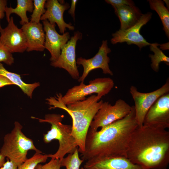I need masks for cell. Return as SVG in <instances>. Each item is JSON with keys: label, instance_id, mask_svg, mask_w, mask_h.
<instances>
[{"label": "cell", "instance_id": "1", "mask_svg": "<svg viewBox=\"0 0 169 169\" xmlns=\"http://www.w3.org/2000/svg\"><path fill=\"white\" fill-rule=\"evenodd\" d=\"M138 126L133 105L130 112L124 118L100 131L89 129L81 159L87 161L94 157H126L131 135Z\"/></svg>", "mask_w": 169, "mask_h": 169}, {"label": "cell", "instance_id": "2", "mask_svg": "<svg viewBox=\"0 0 169 169\" xmlns=\"http://www.w3.org/2000/svg\"><path fill=\"white\" fill-rule=\"evenodd\" d=\"M126 157L144 169H167L169 132L144 125L138 126L131 135Z\"/></svg>", "mask_w": 169, "mask_h": 169}, {"label": "cell", "instance_id": "3", "mask_svg": "<svg viewBox=\"0 0 169 169\" xmlns=\"http://www.w3.org/2000/svg\"><path fill=\"white\" fill-rule=\"evenodd\" d=\"M64 115L55 114H46L44 119L32 116L31 118L38 120L40 123L46 122L51 125V129L44 135V143H48L53 140L58 141L59 147L54 154H48L51 159H57L60 161L67 154H71L78 148L75 138L71 135L72 126L62 122Z\"/></svg>", "mask_w": 169, "mask_h": 169}, {"label": "cell", "instance_id": "4", "mask_svg": "<svg viewBox=\"0 0 169 169\" xmlns=\"http://www.w3.org/2000/svg\"><path fill=\"white\" fill-rule=\"evenodd\" d=\"M23 126L18 121L14 123L11 131L5 135L0 154L7 157L18 167L28 158V151L41 152L35 146L32 139L26 136L22 131Z\"/></svg>", "mask_w": 169, "mask_h": 169}, {"label": "cell", "instance_id": "5", "mask_svg": "<svg viewBox=\"0 0 169 169\" xmlns=\"http://www.w3.org/2000/svg\"><path fill=\"white\" fill-rule=\"evenodd\" d=\"M114 85L113 80L109 77L96 78L90 80L87 85L81 82L80 84L68 89L64 96L61 94V100L67 105L85 100L86 96L94 93L97 94V95L101 98L110 92Z\"/></svg>", "mask_w": 169, "mask_h": 169}, {"label": "cell", "instance_id": "6", "mask_svg": "<svg viewBox=\"0 0 169 169\" xmlns=\"http://www.w3.org/2000/svg\"><path fill=\"white\" fill-rule=\"evenodd\" d=\"M132 109L125 101L117 100L113 105L108 101L103 102L91 122L89 129L92 131H97L99 127H105L128 115Z\"/></svg>", "mask_w": 169, "mask_h": 169}, {"label": "cell", "instance_id": "7", "mask_svg": "<svg viewBox=\"0 0 169 169\" xmlns=\"http://www.w3.org/2000/svg\"><path fill=\"white\" fill-rule=\"evenodd\" d=\"M169 92L168 79L160 88L148 93L140 92L136 86L133 85L131 86L130 92L134 102L135 118L138 127L143 125L146 113L156 100Z\"/></svg>", "mask_w": 169, "mask_h": 169}, {"label": "cell", "instance_id": "8", "mask_svg": "<svg viewBox=\"0 0 169 169\" xmlns=\"http://www.w3.org/2000/svg\"><path fill=\"white\" fill-rule=\"evenodd\" d=\"M82 38V34L78 31L61 48L60 54L55 61L50 63L51 66L65 70L74 79L78 80L79 73L76 65L75 49L77 41Z\"/></svg>", "mask_w": 169, "mask_h": 169}, {"label": "cell", "instance_id": "9", "mask_svg": "<svg viewBox=\"0 0 169 169\" xmlns=\"http://www.w3.org/2000/svg\"><path fill=\"white\" fill-rule=\"evenodd\" d=\"M111 52V49L108 47L107 41L103 40L98 52L93 57L87 59L81 57L78 58L76 64L82 65L83 68V74L78 79V81L84 82L89 73L97 69H101L105 74L113 75V73L109 65L110 59L107 55Z\"/></svg>", "mask_w": 169, "mask_h": 169}, {"label": "cell", "instance_id": "10", "mask_svg": "<svg viewBox=\"0 0 169 169\" xmlns=\"http://www.w3.org/2000/svg\"><path fill=\"white\" fill-rule=\"evenodd\" d=\"M152 14L148 12L142 14L139 21L134 25L125 30L119 29L112 33L110 40L113 44L125 42L128 45L134 44L137 45L140 50L143 47L150 45L151 43L147 42L140 33L141 27L149 21Z\"/></svg>", "mask_w": 169, "mask_h": 169}, {"label": "cell", "instance_id": "11", "mask_svg": "<svg viewBox=\"0 0 169 169\" xmlns=\"http://www.w3.org/2000/svg\"><path fill=\"white\" fill-rule=\"evenodd\" d=\"M143 125L162 129L169 127V93L159 97L149 109Z\"/></svg>", "mask_w": 169, "mask_h": 169}, {"label": "cell", "instance_id": "12", "mask_svg": "<svg viewBox=\"0 0 169 169\" xmlns=\"http://www.w3.org/2000/svg\"><path fill=\"white\" fill-rule=\"evenodd\" d=\"M7 26L0 29V40L2 43L12 53H23L26 50V40L21 28L14 23L11 17Z\"/></svg>", "mask_w": 169, "mask_h": 169}, {"label": "cell", "instance_id": "13", "mask_svg": "<svg viewBox=\"0 0 169 169\" xmlns=\"http://www.w3.org/2000/svg\"><path fill=\"white\" fill-rule=\"evenodd\" d=\"M43 29L45 32L44 47L50 52V60L54 62L58 59L62 47L70 38L69 33L66 32L60 35L55 29L56 24H51L48 20L42 21Z\"/></svg>", "mask_w": 169, "mask_h": 169}, {"label": "cell", "instance_id": "14", "mask_svg": "<svg viewBox=\"0 0 169 169\" xmlns=\"http://www.w3.org/2000/svg\"><path fill=\"white\" fill-rule=\"evenodd\" d=\"M44 8H46L45 13L41 17L40 20H48L52 24L56 23L60 33H65L67 28L70 30H74V27L71 23H67L64 20V11L69 8V4L63 2L60 3L57 0H46Z\"/></svg>", "mask_w": 169, "mask_h": 169}, {"label": "cell", "instance_id": "15", "mask_svg": "<svg viewBox=\"0 0 169 169\" xmlns=\"http://www.w3.org/2000/svg\"><path fill=\"white\" fill-rule=\"evenodd\" d=\"M85 169H144L125 157H94L84 164Z\"/></svg>", "mask_w": 169, "mask_h": 169}, {"label": "cell", "instance_id": "16", "mask_svg": "<svg viewBox=\"0 0 169 169\" xmlns=\"http://www.w3.org/2000/svg\"><path fill=\"white\" fill-rule=\"evenodd\" d=\"M103 102L102 100L95 102L76 127L72 130L71 135L75 138L79 152L81 154L85 150L86 136L91 123Z\"/></svg>", "mask_w": 169, "mask_h": 169}, {"label": "cell", "instance_id": "17", "mask_svg": "<svg viewBox=\"0 0 169 169\" xmlns=\"http://www.w3.org/2000/svg\"><path fill=\"white\" fill-rule=\"evenodd\" d=\"M21 29L26 39L27 51L44 50L45 33L43 24L29 22L23 25Z\"/></svg>", "mask_w": 169, "mask_h": 169}, {"label": "cell", "instance_id": "18", "mask_svg": "<svg viewBox=\"0 0 169 169\" xmlns=\"http://www.w3.org/2000/svg\"><path fill=\"white\" fill-rule=\"evenodd\" d=\"M115 12L119 18L121 30L128 29L136 24L142 14L139 9L135 5H122L112 6Z\"/></svg>", "mask_w": 169, "mask_h": 169}, {"label": "cell", "instance_id": "19", "mask_svg": "<svg viewBox=\"0 0 169 169\" xmlns=\"http://www.w3.org/2000/svg\"><path fill=\"white\" fill-rule=\"evenodd\" d=\"M33 1L32 0H17V6L15 8L7 6L5 9V13L8 22L10 20V16L13 13L18 15L21 18L20 23L22 25L29 22L27 12H33Z\"/></svg>", "mask_w": 169, "mask_h": 169}, {"label": "cell", "instance_id": "20", "mask_svg": "<svg viewBox=\"0 0 169 169\" xmlns=\"http://www.w3.org/2000/svg\"><path fill=\"white\" fill-rule=\"evenodd\" d=\"M0 75L5 76L14 84L18 86L28 97L32 98L33 93L35 88L39 86V82L28 84L23 82L20 75L8 71L0 62Z\"/></svg>", "mask_w": 169, "mask_h": 169}, {"label": "cell", "instance_id": "21", "mask_svg": "<svg viewBox=\"0 0 169 169\" xmlns=\"http://www.w3.org/2000/svg\"><path fill=\"white\" fill-rule=\"evenodd\" d=\"M150 8L155 11L158 15L163 25V29L167 37H169V12L168 9L161 0H148Z\"/></svg>", "mask_w": 169, "mask_h": 169}, {"label": "cell", "instance_id": "22", "mask_svg": "<svg viewBox=\"0 0 169 169\" xmlns=\"http://www.w3.org/2000/svg\"><path fill=\"white\" fill-rule=\"evenodd\" d=\"M159 44H151L150 46V50L153 52L154 54H150L151 63V66L152 69L155 72H158L159 65L161 62H164L167 65L169 64V58L166 56L160 49L158 47Z\"/></svg>", "mask_w": 169, "mask_h": 169}, {"label": "cell", "instance_id": "23", "mask_svg": "<svg viewBox=\"0 0 169 169\" xmlns=\"http://www.w3.org/2000/svg\"><path fill=\"white\" fill-rule=\"evenodd\" d=\"M77 148L73 153L68 154L61 161V166L65 167L66 169H80V166L84 161L79 156Z\"/></svg>", "mask_w": 169, "mask_h": 169}, {"label": "cell", "instance_id": "24", "mask_svg": "<svg viewBox=\"0 0 169 169\" xmlns=\"http://www.w3.org/2000/svg\"><path fill=\"white\" fill-rule=\"evenodd\" d=\"M48 158V154L43 155L42 152H35L32 157L18 167L17 169H35L38 164L45 162Z\"/></svg>", "mask_w": 169, "mask_h": 169}, {"label": "cell", "instance_id": "25", "mask_svg": "<svg viewBox=\"0 0 169 169\" xmlns=\"http://www.w3.org/2000/svg\"><path fill=\"white\" fill-rule=\"evenodd\" d=\"M33 1V9L30 22L39 23L41 17L46 11L44 5L46 0H34Z\"/></svg>", "mask_w": 169, "mask_h": 169}, {"label": "cell", "instance_id": "26", "mask_svg": "<svg viewBox=\"0 0 169 169\" xmlns=\"http://www.w3.org/2000/svg\"><path fill=\"white\" fill-rule=\"evenodd\" d=\"M11 65L14 62L12 53L1 42L0 40V62Z\"/></svg>", "mask_w": 169, "mask_h": 169}, {"label": "cell", "instance_id": "27", "mask_svg": "<svg viewBox=\"0 0 169 169\" xmlns=\"http://www.w3.org/2000/svg\"><path fill=\"white\" fill-rule=\"evenodd\" d=\"M61 161L59 159H51L44 165L39 164L35 169H60Z\"/></svg>", "mask_w": 169, "mask_h": 169}, {"label": "cell", "instance_id": "28", "mask_svg": "<svg viewBox=\"0 0 169 169\" xmlns=\"http://www.w3.org/2000/svg\"><path fill=\"white\" fill-rule=\"evenodd\" d=\"M107 3L111 5L112 6L128 5H135L133 1L131 0H105Z\"/></svg>", "mask_w": 169, "mask_h": 169}, {"label": "cell", "instance_id": "29", "mask_svg": "<svg viewBox=\"0 0 169 169\" xmlns=\"http://www.w3.org/2000/svg\"><path fill=\"white\" fill-rule=\"evenodd\" d=\"M7 0H0V29L2 28L1 26L0 20L5 16V9L7 6Z\"/></svg>", "mask_w": 169, "mask_h": 169}, {"label": "cell", "instance_id": "30", "mask_svg": "<svg viewBox=\"0 0 169 169\" xmlns=\"http://www.w3.org/2000/svg\"><path fill=\"white\" fill-rule=\"evenodd\" d=\"M18 166L13 161L8 159L0 169H17Z\"/></svg>", "mask_w": 169, "mask_h": 169}, {"label": "cell", "instance_id": "31", "mask_svg": "<svg viewBox=\"0 0 169 169\" xmlns=\"http://www.w3.org/2000/svg\"><path fill=\"white\" fill-rule=\"evenodd\" d=\"M78 0H72L71 1L70 7L68 12L73 18L74 21L75 20V11L76 3Z\"/></svg>", "mask_w": 169, "mask_h": 169}, {"label": "cell", "instance_id": "32", "mask_svg": "<svg viewBox=\"0 0 169 169\" xmlns=\"http://www.w3.org/2000/svg\"><path fill=\"white\" fill-rule=\"evenodd\" d=\"M13 84L4 76L0 75V88L5 86L13 85Z\"/></svg>", "mask_w": 169, "mask_h": 169}, {"label": "cell", "instance_id": "33", "mask_svg": "<svg viewBox=\"0 0 169 169\" xmlns=\"http://www.w3.org/2000/svg\"><path fill=\"white\" fill-rule=\"evenodd\" d=\"M5 156L0 154V168L2 167L5 163Z\"/></svg>", "mask_w": 169, "mask_h": 169}, {"label": "cell", "instance_id": "34", "mask_svg": "<svg viewBox=\"0 0 169 169\" xmlns=\"http://www.w3.org/2000/svg\"><path fill=\"white\" fill-rule=\"evenodd\" d=\"M160 46V49L162 50H167L169 49V43H167L166 44H159Z\"/></svg>", "mask_w": 169, "mask_h": 169}, {"label": "cell", "instance_id": "35", "mask_svg": "<svg viewBox=\"0 0 169 169\" xmlns=\"http://www.w3.org/2000/svg\"><path fill=\"white\" fill-rule=\"evenodd\" d=\"M163 1H164L165 3L166 4V6H167V9H169V0H163Z\"/></svg>", "mask_w": 169, "mask_h": 169}, {"label": "cell", "instance_id": "36", "mask_svg": "<svg viewBox=\"0 0 169 169\" xmlns=\"http://www.w3.org/2000/svg\"><path fill=\"white\" fill-rule=\"evenodd\" d=\"M80 169H85L83 167H81Z\"/></svg>", "mask_w": 169, "mask_h": 169}]
</instances>
